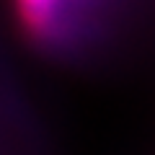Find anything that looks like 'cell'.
I'll use <instances>...</instances> for the list:
<instances>
[{"mask_svg":"<svg viewBox=\"0 0 155 155\" xmlns=\"http://www.w3.org/2000/svg\"><path fill=\"white\" fill-rule=\"evenodd\" d=\"M60 5V0H18L21 16L28 26L34 28H47L54 18V11Z\"/></svg>","mask_w":155,"mask_h":155,"instance_id":"cell-1","label":"cell"}]
</instances>
